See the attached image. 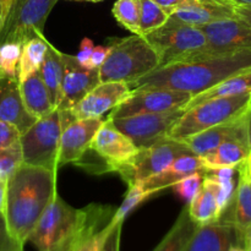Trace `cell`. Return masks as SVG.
Instances as JSON below:
<instances>
[{
  "label": "cell",
  "mask_w": 251,
  "mask_h": 251,
  "mask_svg": "<svg viewBox=\"0 0 251 251\" xmlns=\"http://www.w3.org/2000/svg\"><path fill=\"white\" fill-rule=\"evenodd\" d=\"M19 87L25 108L37 120L44 118L56 108L39 71L19 82Z\"/></svg>",
  "instance_id": "obj_23"
},
{
  "label": "cell",
  "mask_w": 251,
  "mask_h": 251,
  "mask_svg": "<svg viewBox=\"0 0 251 251\" xmlns=\"http://www.w3.org/2000/svg\"><path fill=\"white\" fill-rule=\"evenodd\" d=\"M139 7L141 36L163 26L169 19V15L152 0H139Z\"/></svg>",
  "instance_id": "obj_31"
},
{
  "label": "cell",
  "mask_w": 251,
  "mask_h": 251,
  "mask_svg": "<svg viewBox=\"0 0 251 251\" xmlns=\"http://www.w3.org/2000/svg\"><path fill=\"white\" fill-rule=\"evenodd\" d=\"M228 251H247V250H245L243 247H240V245H235L234 244V245H232V247L229 248V250H228Z\"/></svg>",
  "instance_id": "obj_49"
},
{
  "label": "cell",
  "mask_w": 251,
  "mask_h": 251,
  "mask_svg": "<svg viewBox=\"0 0 251 251\" xmlns=\"http://www.w3.org/2000/svg\"><path fill=\"white\" fill-rule=\"evenodd\" d=\"M22 163L24 158L20 142L0 149V179L7 180Z\"/></svg>",
  "instance_id": "obj_34"
},
{
  "label": "cell",
  "mask_w": 251,
  "mask_h": 251,
  "mask_svg": "<svg viewBox=\"0 0 251 251\" xmlns=\"http://www.w3.org/2000/svg\"><path fill=\"white\" fill-rule=\"evenodd\" d=\"M11 1L12 0H0V33L4 28L5 21H6L7 15H9Z\"/></svg>",
  "instance_id": "obj_43"
},
{
  "label": "cell",
  "mask_w": 251,
  "mask_h": 251,
  "mask_svg": "<svg viewBox=\"0 0 251 251\" xmlns=\"http://www.w3.org/2000/svg\"><path fill=\"white\" fill-rule=\"evenodd\" d=\"M243 248H244V249L247 250V251H251V240H249V242L245 243V244L243 245Z\"/></svg>",
  "instance_id": "obj_50"
},
{
  "label": "cell",
  "mask_w": 251,
  "mask_h": 251,
  "mask_svg": "<svg viewBox=\"0 0 251 251\" xmlns=\"http://www.w3.org/2000/svg\"><path fill=\"white\" fill-rule=\"evenodd\" d=\"M6 189L7 180H1V179H0V215L4 213L5 200H6Z\"/></svg>",
  "instance_id": "obj_44"
},
{
  "label": "cell",
  "mask_w": 251,
  "mask_h": 251,
  "mask_svg": "<svg viewBox=\"0 0 251 251\" xmlns=\"http://www.w3.org/2000/svg\"><path fill=\"white\" fill-rule=\"evenodd\" d=\"M0 122L15 125L21 134L37 122L25 108L17 78H0Z\"/></svg>",
  "instance_id": "obj_19"
},
{
  "label": "cell",
  "mask_w": 251,
  "mask_h": 251,
  "mask_svg": "<svg viewBox=\"0 0 251 251\" xmlns=\"http://www.w3.org/2000/svg\"><path fill=\"white\" fill-rule=\"evenodd\" d=\"M90 150L107 163L109 172L114 173L129 163L139 152V149L135 146L134 142L115 129L109 119L103 122Z\"/></svg>",
  "instance_id": "obj_14"
},
{
  "label": "cell",
  "mask_w": 251,
  "mask_h": 251,
  "mask_svg": "<svg viewBox=\"0 0 251 251\" xmlns=\"http://www.w3.org/2000/svg\"><path fill=\"white\" fill-rule=\"evenodd\" d=\"M123 225H118L113 228L110 234L108 235V239L105 242L102 251H119L120 247V234H122Z\"/></svg>",
  "instance_id": "obj_40"
},
{
  "label": "cell",
  "mask_w": 251,
  "mask_h": 251,
  "mask_svg": "<svg viewBox=\"0 0 251 251\" xmlns=\"http://www.w3.org/2000/svg\"><path fill=\"white\" fill-rule=\"evenodd\" d=\"M144 37L159 58V66L176 63L183 56L199 50L206 44L202 29L176 21L169 16L163 26Z\"/></svg>",
  "instance_id": "obj_8"
},
{
  "label": "cell",
  "mask_w": 251,
  "mask_h": 251,
  "mask_svg": "<svg viewBox=\"0 0 251 251\" xmlns=\"http://www.w3.org/2000/svg\"><path fill=\"white\" fill-rule=\"evenodd\" d=\"M248 70H251V50L188 63L167 64L129 86L131 90L158 87L185 91L194 97L230 76Z\"/></svg>",
  "instance_id": "obj_2"
},
{
  "label": "cell",
  "mask_w": 251,
  "mask_h": 251,
  "mask_svg": "<svg viewBox=\"0 0 251 251\" xmlns=\"http://www.w3.org/2000/svg\"><path fill=\"white\" fill-rule=\"evenodd\" d=\"M250 156L248 141H227L221 144L203 156H199L205 171L221 168H235Z\"/></svg>",
  "instance_id": "obj_24"
},
{
  "label": "cell",
  "mask_w": 251,
  "mask_h": 251,
  "mask_svg": "<svg viewBox=\"0 0 251 251\" xmlns=\"http://www.w3.org/2000/svg\"><path fill=\"white\" fill-rule=\"evenodd\" d=\"M103 122L102 118L75 119L64 126L59 145L58 166L77 163L91 149Z\"/></svg>",
  "instance_id": "obj_16"
},
{
  "label": "cell",
  "mask_w": 251,
  "mask_h": 251,
  "mask_svg": "<svg viewBox=\"0 0 251 251\" xmlns=\"http://www.w3.org/2000/svg\"><path fill=\"white\" fill-rule=\"evenodd\" d=\"M15 1H17V0H12V1H11V5H12V2H15ZM10 7H11V6H10Z\"/></svg>",
  "instance_id": "obj_53"
},
{
  "label": "cell",
  "mask_w": 251,
  "mask_h": 251,
  "mask_svg": "<svg viewBox=\"0 0 251 251\" xmlns=\"http://www.w3.org/2000/svg\"><path fill=\"white\" fill-rule=\"evenodd\" d=\"M61 100L58 109L69 110L100 82V73L98 69H87L80 65L75 55L70 54L61 53Z\"/></svg>",
  "instance_id": "obj_15"
},
{
  "label": "cell",
  "mask_w": 251,
  "mask_h": 251,
  "mask_svg": "<svg viewBox=\"0 0 251 251\" xmlns=\"http://www.w3.org/2000/svg\"><path fill=\"white\" fill-rule=\"evenodd\" d=\"M249 240H251V228L249 230H247V232L243 234V237L240 238L239 243H238V245H240V247H243V245L245 244L247 242H249Z\"/></svg>",
  "instance_id": "obj_46"
},
{
  "label": "cell",
  "mask_w": 251,
  "mask_h": 251,
  "mask_svg": "<svg viewBox=\"0 0 251 251\" xmlns=\"http://www.w3.org/2000/svg\"><path fill=\"white\" fill-rule=\"evenodd\" d=\"M237 169L239 178L233 200L229 205V207H233L232 213L229 217H221L220 220L226 221L234 227L237 243H239L243 234L251 228V176L247 161L239 164Z\"/></svg>",
  "instance_id": "obj_20"
},
{
  "label": "cell",
  "mask_w": 251,
  "mask_h": 251,
  "mask_svg": "<svg viewBox=\"0 0 251 251\" xmlns=\"http://www.w3.org/2000/svg\"><path fill=\"white\" fill-rule=\"evenodd\" d=\"M188 211L191 220L199 226L217 222L222 216L215 194L205 185H201L195 198L188 203Z\"/></svg>",
  "instance_id": "obj_29"
},
{
  "label": "cell",
  "mask_w": 251,
  "mask_h": 251,
  "mask_svg": "<svg viewBox=\"0 0 251 251\" xmlns=\"http://www.w3.org/2000/svg\"><path fill=\"white\" fill-rule=\"evenodd\" d=\"M251 92V70L243 71L234 76H230L227 80L217 83L213 87L199 93L191 98L190 102L186 104L185 109L194 107L203 100H211L217 97H229V96L243 95V93Z\"/></svg>",
  "instance_id": "obj_25"
},
{
  "label": "cell",
  "mask_w": 251,
  "mask_h": 251,
  "mask_svg": "<svg viewBox=\"0 0 251 251\" xmlns=\"http://www.w3.org/2000/svg\"><path fill=\"white\" fill-rule=\"evenodd\" d=\"M48 43L46 37H34L22 44L21 56H20L19 66H17V80L19 82L26 80L33 74L38 73L43 63L44 55L48 49Z\"/></svg>",
  "instance_id": "obj_28"
},
{
  "label": "cell",
  "mask_w": 251,
  "mask_h": 251,
  "mask_svg": "<svg viewBox=\"0 0 251 251\" xmlns=\"http://www.w3.org/2000/svg\"><path fill=\"white\" fill-rule=\"evenodd\" d=\"M184 112L185 107L158 114H137L109 120L113 126L129 137L137 149H144L167 137L174 123Z\"/></svg>",
  "instance_id": "obj_12"
},
{
  "label": "cell",
  "mask_w": 251,
  "mask_h": 251,
  "mask_svg": "<svg viewBox=\"0 0 251 251\" xmlns=\"http://www.w3.org/2000/svg\"><path fill=\"white\" fill-rule=\"evenodd\" d=\"M78 216L80 210L66 203L56 191L27 242L38 251H69Z\"/></svg>",
  "instance_id": "obj_5"
},
{
  "label": "cell",
  "mask_w": 251,
  "mask_h": 251,
  "mask_svg": "<svg viewBox=\"0 0 251 251\" xmlns=\"http://www.w3.org/2000/svg\"><path fill=\"white\" fill-rule=\"evenodd\" d=\"M199 28L205 33L206 44L199 50L183 56L176 63H188L251 50V27L238 16L211 22Z\"/></svg>",
  "instance_id": "obj_7"
},
{
  "label": "cell",
  "mask_w": 251,
  "mask_h": 251,
  "mask_svg": "<svg viewBox=\"0 0 251 251\" xmlns=\"http://www.w3.org/2000/svg\"><path fill=\"white\" fill-rule=\"evenodd\" d=\"M176 21L195 27H202L211 22L237 17L234 6L216 2H206L201 0H191L188 4L180 5L169 14Z\"/></svg>",
  "instance_id": "obj_21"
},
{
  "label": "cell",
  "mask_w": 251,
  "mask_h": 251,
  "mask_svg": "<svg viewBox=\"0 0 251 251\" xmlns=\"http://www.w3.org/2000/svg\"><path fill=\"white\" fill-rule=\"evenodd\" d=\"M93 48H95V44L91 41L90 38H83L82 42L80 44V49H78V53L76 54L75 58L77 60V63L80 65L85 66V68H90V59L92 55Z\"/></svg>",
  "instance_id": "obj_38"
},
{
  "label": "cell",
  "mask_w": 251,
  "mask_h": 251,
  "mask_svg": "<svg viewBox=\"0 0 251 251\" xmlns=\"http://www.w3.org/2000/svg\"><path fill=\"white\" fill-rule=\"evenodd\" d=\"M152 1L156 2L157 5H159V6L169 15L174 9L179 7L180 5L188 4L191 0H152Z\"/></svg>",
  "instance_id": "obj_41"
},
{
  "label": "cell",
  "mask_w": 251,
  "mask_h": 251,
  "mask_svg": "<svg viewBox=\"0 0 251 251\" xmlns=\"http://www.w3.org/2000/svg\"><path fill=\"white\" fill-rule=\"evenodd\" d=\"M247 163H248V169H249V173H250V176H251V153H250V156L248 157Z\"/></svg>",
  "instance_id": "obj_51"
},
{
  "label": "cell",
  "mask_w": 251,
  "mask_h": 251,
  "mask_svg": "<svg viewBox=\"0 0 251 251\" xmlns=\"http://www.w3.org/2000/svg\"><path fill=\"white\" fill-rule=\"evenodd\" d=\"M20 137H21V132L15 125L0 122V149L17 144L20 142Z\"/></svg>",
  "instance_id": "obj_36"
},
{
  "label": "cell",
  "mask_w": 251,
  "mask_h": 251,
  "mask_svg": "<svg viewBox=\"0 0 251 251\" xmlns=\"http://www.w3.org/2000/svg\"><path fill=\"white\" fill-rule=\"evenodd\" d=\"M22 44L17 42H0V78H17V66Z\"/></svg>",
  "instance_id": "obj_32"
},
{
  "label": "cell",
  "mask_w": 251,
  "mask_h": 251,
  "mask_svg": "<svg viewBox=\"0 0 251 251\" xmlns=\"http://www.w3.org/2000/svg\"><path fill=\"white\" fill-rule=\"evenodd\" d=\"M56 193V171L22 163L7 179L4 220L9 234L25 247Z\"/></svg>",
  "instance_id": "obj_1"
},
{
  "label": "cell",
  "mask_w": 251,
  "mask_h": 251,
  "mask_svg": "<svg viewBox=\"0 0 251 251\" xmlns=\"http://www.w3.org/2000/svg\"><path fill=\"white\" fill-rule=\"evenodd\" d=\"M248 145L251 153V108L249 110V117H248Z\"/></svg>",
  "instance_id": "obj_45"
},
{
  "label": "cell",
  "mask_w": 251,
  "mask_h": 251,
  "mask_svg": "<svg viewBox=\"0 0 251 251\" xmlns=\"http://www.w3.org/2000/svg\"><path fill=\"white\" fill-rule=\"evenodd\" d=\"M198 227V223L194 222L189 216L188 203H186L173 227L162 239V242L154 248L153 251H184L193 235L195 234Z\"/></svg>",
  "instance_id": "obj_26"
},
{
  "label": "cell",
  "mask_w": 251,
  "mask_h": 251,
  "mask_svg": "<svg viewBox=\"0 0 251 251\" xmlns=\"http://www.w3.org/2000/svg\"><path fill=\"white\" fill-rule=\"evenodd\" d=\"M39 74L50 92L54 105L58 108L61 100V80H63V63H61V51L48 43V49L44 55Z\"/></svg>",
  "instance_id": "obj_27"
},
{
  "label": "cell",
  "mask_w": 251,
  "mask_h": 251,
  "mask_svg": "<svg viewBox=\"0 0 251 251\" xmlns=\"http://www.w3.org/2000/svg\"><path fill=\"white\" fill-rule=\"evenodd\" d=\"M109 46H95L92 51V55L90 59V68L91 69H100L102 64L104 63L108 53H109Z\"/></svg>",
  "instance_id": "obj_39"
},
{
  "label": "cell",
  "mask_w": 251,
  "mask_h": 251,
  "mask_svg": "<svg viewBox=\"0 0 251 251\" xmlns=\"http://www.w3.org/2000/svg\"><path fill=\"white\" fill-rule=\"evenodd\" d=\"M228 2L233 5V6H238V5H248L251 6V0H227Z\"/></svg>",
  "instance_id": "obj_47"
},
{
  "label": "cell",
  "mask_w": 251,
  "mask_h": 251,
  "mask_svg": "<svg viewBox=\"0 0 251 251\" xmlns=\"http://www.w3.org/2000/svg\"><path fill=\"white\" fill-rule=\"evenodd\" d=\"M193 96L185 91L169 88H136L110 112L108 119L137 114H158L186 107Z\"/></svg>",
  "instance_id": "obj_11"
},
{
  "label": "cell",
  "mask_w": 251,
  "mask_h": 251,
  "mask_svg": "<svg viewBox=\"0 0 251 251\" xmlns=\"http://www.w3.org/2000/svg\"><path fill=\"white\" fill-rule=\"evenodd\" d=\"M194 173H206L202 163H201L200 157L196 154H184L174 159L167 168L145 180L140 181L139 184L142 190L147 193V195L151 196L153 194H158L159 191L164 189L173 186L185 176Z\"/></svg>",
  "instance_id": "obj_18"
},
{
  "label": "cell",
  "mask_w": 251,
  "mask_h": 251,
  "mask_svg": "<svg viewBox=\"0 0 251 251\" xmlns=\"http://www.w3.org/2000/svg\"><path fill=\"white\" fill-rule=\"evenodd\" d=\"M0 251H24V247L20 245L7 232L2 215H0Z\"/></svg>",
  "instance_id": "obj_37"
},
{
  "label": "cell",
  "mask_w": 251,
  "mask_h": 251,
  "mask_svg": "<svg viewBox=\"0 0 251 251\" xmlns=\"http://www.w3.org/2000/svg\"><path fill=\"white\" fill-rule=\"evenodd\" d=\"M113 16L118 24L132 34L140 33V7L139 0H117L113 5Z\"/></svg>",
  "instance_id": "obj_30"
},
{
  "label": "cell",
  "mask_w": 251,
  "mask_h": 251,
  "mask_svg": "<svg viewBox=\"0 0 251 251\" xmlns=\"http://www.w3.org/2000/svg\"><path fill=\"white\" fill-rule=\"evenodd\" d=\"M203 176L201 173H194L185 176L178 183L173 185V190L185 203H190V201L195 198L196 194L202 185Z\"/></svg>",
  "instance_id": "obj_35"
},
{
  "label": "cell",
  "mask_w": 251,
  "mask_h": 251,
  "mask_svg": "<svg viewBox=\"0 0 251 251\" xmlns=\"http://www.w3.org/2000/svg\"><path fill=\"white\" fill-rule=\"evenodd\" d=\"M127 188L129 189H127V193L124 201L122 202L120 207L115 210L114 216H113L112 221H110V223H112L113 226L120 225V223L124 222L125 218L127 217V215H129L132 210H135L140 203L144 202L145 200H147V198H150V196L147 195V193H145V191L142 190L141 186H140L139 184L127 186Z\"/></svg>",
  "instance_id": "obj_33"
},
{
  "label": "cell",
  "mask_w": 251,
  "mask_h": 251,
  "mask_svg": "<svg viewBox=\"0 0 251 251\" xmlns=\"http://www.w3.org/2000/svg\"><path fill=\"white\" fill-rule=\"evenodd\" d=\"M58 0H17L12 2L0 42L26 43L31 38L44 34V26Z\"/></svg>",
  "instance_id": "obj_10"
},
{
  "label": "cell",
  "mask_w": 251,
  "mask_h": 251,
  "mask_svg": "<svg viewBox=\"0 0 251 251\" xmlns=\"http://www.w3.org/2000/svg\"><path fill=\"white\" fill-rule=\"evenodd\" d=\"M248 117H249V112L232 122L216 125L210 129L191 135L181 141L196 156H203L223 142L233 141V140L248 141Z\"/></svg>",
  "instance_id": "obj_17"
},
{
  "label": "cell",
  "mask_w": 251,
  "mask_h": 251,
  "mask_svg": "<svg viewBox=\"0 0 251 251\" xmlns=\"http://www.w3.org/2000/svg\"><path fill=\"white\" fill-rule=\"evenodd\" d=\"M85 1H88V0H85Z\"/></svg>",
  "instance_id": "obj_54"
},
{
  "label": "cell",
  "mask_w": 251,
  "mask_h": 251,
  "mask_svg": "<svg viewBox=\"0 0 251 251\" xmlns=\"http://www.w3.org/2000/svg\"><path fill=\"white\" fill-rule=\"evenodd\" d=\"M109 47L104 63L98 69L100 82L120 81L130 85L159 66L158 55L142 36L117 39Z\"/></svg>",
  "instance_id": "obj_3"
},
{
  "label": "cell",
  "mask_w": 251,
  "mask_h": 251,
  "mask_svg": "<svg viewBox=\"0 0 251 251\" xmlns=\"http://www.w3.org/2000/svg\"><path fill=\"white\" fill-rule=\"evenodd\" d=\"M234 12L240 20L248 24L251 27V6L248 5H238L234 6Z\"/></svg>",
  "instance_id": "obj_42"
},
{
  "label": "cell",
  "mask_w": 251,
  "mask_h": 251,
  "mask_svg": "<svg viewBox=\"0 0 251 251\" xmlns=\"http://www.w3.org/2000/svg\"><path fill=\"white\" fill-rule=\"evenodd\" d=\"M131 93L126 82L110 81L100 82L82 100H78L71 109L65 110L73 120L102 118L105 113L113 110L124 102Z\"/></svg>",
  "instance_id": "obj_13"
},
{
  "label": "cell",
  "mask_w": 251,
  "mask_h": 251,
  "mask_svg": "<svg viewBox=\"0 0 251 251\" xmlns=\"http://www.w3.org/2000/svg\"><path fill=\"white\" fill-rule=\"evenodd\" d=\"M88 1H91V2H100V1H102V0H88Z\"/></svg>",
  "instance_id": "obj_52"
},
{
  "label": "cell",
  "mask_w": 251,
  "mask_h": 251,
  "mask_svg": "<svg viewBox=\"0 0 251 251\" xmlns=\"http://www.w3.org/2000/svg\"><path fill=\"white\" fill-rule=\"evenodd\" d=\"M250 108L251 92L203 100L185 109L167 136L181 141L216 125L232 122L249 112Z\"/></svg>",
  "instance_id": "obj_4"
},
{
  "label": "cell",
  "mask_w": 251,
  "mask_h": 251,
  "mask_svg": "<svg viewBox=\"0 0 251 251\" xmlns=\"http://www.w3.org/2000/svg\"><path fill=\"white\" fill-rule=\"evenodd\" d=\"M191 153V150L183 141L167 136L151 146L139 149L136 156L117 173L127 186H131L162 172L178 157Z\"/></svg>",
  "instance_id": "obj_9"
},
{
  "label": "cell",
  "mask_w": 251,
  "mask_h": 251,
  "mask_svg": "<svg viewBox=\"0 0 251 251\" xmlns=\"http://www.w3.org/2000/svg\"><path fill=\"white\" fill-rule=\"evenodd\" d=\"M235 242L237 234L234 227L220 220L199 226L184 251H228Z\"/></svg>",
  "instance_id": "obj_22"
},
{
  "label": "cell",
  "mask_w": 251,
  "mask_h": 251,
  "mask_svg": "<svg viewBox=\"0 0 251 251\" xmlns=\"http://www.w3.org/2000/svg\"><path fill=\"white\" fill-rule=\"evenodd\" d=\"M63 118L58 108L38 119L20 137L24 163L58 171V153Z\"/></svg>",
  "instance_id": "obj_6"
},
{
  "label": "cell",
  "mask_w": 251,
  "mask_h": 251,
  "mask_svg": "<svg viewBox=\"0 0 251 251\" xmlns=\"http://www.w3.org/2000/svg\"><path fill=\"white\" fill-rule=\"evenodd\" d=\"M201 1H206V2H216V4H225V5H232L230 2H228L227 0H201ZM233 6V5H232Z\"/></svg>",
  "instance_id": "obj_48"
}]
</instances>
